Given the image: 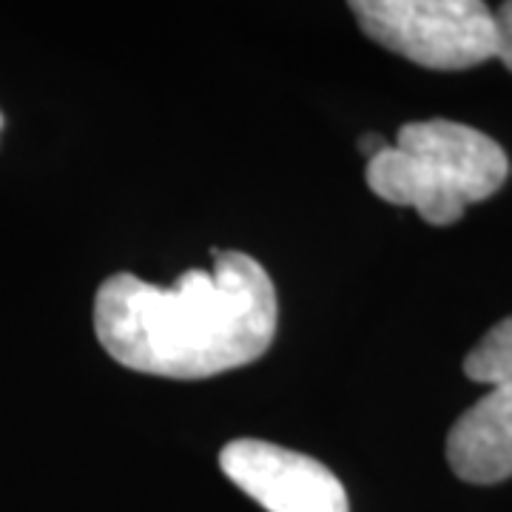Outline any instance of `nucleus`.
Instances as JSON below:
<instances>
[{"label":"nucleus","mask_w":512,"mask_h":512,"mask_svg":"<svg viewBox=\"0 0 512 512\" xmlns=\"http://www.w3.org/2000/svg\"><path fill=\"white\" fill-rule=\"evenodd\" d=\"M0 131H3V114H0Z\"/></svg>","instance_id":"nucleus-8"},{"label":"nucleus","mask_w":512,"mask_h":512,"mask_svg":"<svg viewBox=\"0 0 512 512\" xmlns=\"http://www.w3.org/2000/svg\"><path fill=\"white\" fill-rule=\"evenodd\" d=\"M464 373L490 390L450 427L447 461L467 484H501L512 478V316L493 325L467 353Z\"/></svg>","instance_id":"nucleus-4"},{"label":"nucleus","mask_w":512,"mask_h":512,"mask_svg":"<svg viewBox=\"0 0 512 512\" xmlns=\"http://www.w3.org/2000/svg\"><path fill=\"white\" fill-rule=\"evenodd\" d=\"M220 467L248 498L268 512H350L342 481L316 458L271 441L225 444Z\"/></svg>","instance_id":"nucleus-5"},{"label":"nucleus","mask_w":512,"mask_h":512,"mask_svg":"<svg viewBox=\"0 0 512 512\" xmlns=\"http://www.w3.org/2000/svg\"><path fill=\"white\" fill-rule=\"evenodd\" d=\"M510 171H512V168H510Z\"/></svg>","instance_id":"nucleus-9"},{"label":"nucleus","mask_w":512,"mask_h":512,"mask_svg":"<svg viewBox=\"0 0 512 512\" xmlns=\"http://www.w3.org/2000/svg\"><path fill=\"white\" fill-rule=\"evenodd\" d=\"M350 12L373 43L433 72L493 60L495 12L478 0H356Z\"/></svg>","instance_id":"nucleus-3"},{"label":"nucleus","mask_w":512,"mask_h":512,"mask_svg":"<svg viewBox=\"0 0 512 512\" xmlns=\"http://www.w3.org/2000/svg\"><path fill=\"white\" fill-rule=\"evenodd\" d=\"M365 177L379 200L416 208L421 220L444 228L507 183L510 160L478 128L421 120L399 128L396 146L367 160Z\"/></svg>","instance_id":"nucleus-2"},{"label":"nucleus","mask_w":512,"mask_h":512,"mask_svg":"<svg viewBox=\"0 0 512 512\" xmlns=\"http://www.w3.org/2000/svg\"><path fill=\"white\" fill-rule=\"evenodd\" d=\"M214 268L171 288L109 276L94 299V333L114 362L163 379H208L265 356L276 336V288L242 251H211Z\"/></svg>","instance_id":"nucleus-1"},{"label":"nucleus","mask_w":512,"mask_h":512,"mask_svg":"<svg viewBox=\"0 0 512 512\" xmlns=\"http://www.w3.org/2000/svg\"><path fill=\"white\" fill-rule=\"evenodd\" d=\"M495 29H498V49L495 57L512 72V0L495 9Z\"/></svg>","instance_id":"nucleus-6"},{"label":"nucleus","mask_w":512,"mask_h":512,"mask_svg":"<svg viewBox=\"0 0 512 512\" xmlns=\"http://www.w3.org/2000/svg\"><path fill=\"white\" fill-rule=\"evenodd\" d=\"M359 148H362V154H365L367 160H373L376 154H382L387 143H384L382 134H365L362 140H359Z\"/></svg>","instance_id":"nucleus-7"}]
</instances>
